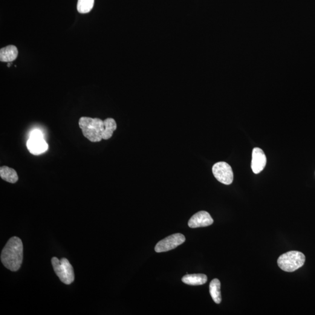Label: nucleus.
<instances>
[{"instance_id": "nucleus-3", "label": "nucleus", "mask_w": 315, "mask_h": 315, "mask_svg": "<svg viewBox=\"0 0 315 315\" xmlns=\"http://www.w3.org/2000/svg\"><path fill=\"white\" fill-rule=\"evenodd\" d=\"M305 256L298 251H290L282 254L277 261L279 266L286 272H293L303 266Z\"/></svg>"}, {"instance_id": "nucleus-10", "label": "nucleus", "mask_w": 315, "mask_h": 315, "mask_svg": "<svg viewBox=\"0 0 315 315\" xmlns=\"http://www.w3.org/2000/svg\"><path fill=\"white\" fill-rule=\"evenodd\" d=\"M18 51L16 46L9 45L0 50V60L2 62L10 63L18 57Z\"/></svg>"}, {"instance_id": "nucleus-2", "label": "nucleus", "mask_w": 315, "mask_h": 315, "mask_svg": "<svg viewBox=\"0 0 315 315\" xmlns=\"http://www.w3.org/2000/svg\"><path fill=\"white\" fill-rule=\"evenodd\" d=\"M79 126L84 137L91 142H99L105 129L104 120L98 118L82 117L79 120Z\"/></svg>"}, {"instance_id": "nucleus-12", "label": "nucleus", "mask_w": 315, "mask_h": 315, "mask_svg": "<svg viewBox=\"0 0 315 315\" xmlns=\"http://www.w3.org/2000/svg\"><path fill=\"white\" fill-rule=\"evenodd\" d=\"M0 176L5 181L15 183L18 181V176L15 169L6 166L0 167Z\"/></svg>"}, {"instance_id": "nucleus-15", "label": "nucleus", "mask_w": 315, "mask_h": 315, "mask_svg": "<svg viewBox=\"0 0 315 315\" xmlns=\"http://www.w3.org/2000/svg\"><path fill=\"white\" fill-rule=\"evenodd\" d=\"M95 0H78L77 10L81 14L90 12L94 7Z\"/></svg>"}, {"instance_id": "nucleus-4", "label": "nucleus", "mask_w": 315, "mask_h": 315, "mask_svg": "<svg viewBox=\"0 0 315 315\" xmlns=\"http://www.w3.org/2000/svg\"><path fill=\"white\" fill-rule=\"evenodd\" d=\"M51 264L55 273L65 284H71L74 281V269L70 263L66 258L60 260L53 257L51 259Z\"/></svg>"}, {"instance_id": "nucleus-11", "label": "nucleus", "mask_w": 315, "mask_h": 315, "mask_svg": "<svg viewBox=\"0 0 315 315\" xmlns=\"http://www.w3.org/2000/svg\"><path fill=\"white\" fill-rule=\"evenodd\" d=\"M182 281L190 285H200L207 282V277L203 274H187L182 277Z\"/></svg>"}, {"instance_id": "nucleus-14", "label": "nucleus", "mask_w": 315, "mask_h": 315, "mask_svg": "<svg viewBox=\"0 0 315 315\" xmlns=\"http://www.w3.org/2000/svg\"><path fill=\"white\" fill-rule=\"evenodd\" d=\"M105 129L104 131L102 138L103 140H109L112 137L114 132L117 129V124L112 118H108L104 120Z\"/></svg>"}, {"instance_id": "nucleus-7", "label": "nucleus", "mask_w": 315, "mask_h": 315, "mask_svg": "<svg viewBox=\"0 0 315 315\" xmlns=\"http://www.w3.org/2000/svg\"><path fill=\"white\" fill-rule=\"evenodd\" d=\"M214 220L210 214L205 211H201L193 215L188 222L190 228H196L210 226Z\"/></svg>"}, {"instance_id": "nucleus-8", "label": "nucleus", "mask_w": 315, "mask_h": 315, "mask_svg": "<svg viewBox=\"0 0 315 315\" xmlns=\"http://www.w3.org/2000/svg\"><path fill=\"white\" fill-rule=\"evenodd\" d=\"M267 158L265 152L261 149L255 148L253 149L252 160L251 167L256 174L261 173L266 166Z\"/></svg>"}, {"instance_id": "nucleus-1", "label": "nucleus", "mask_w": 315, "mask_h": 315, "mask_svg": "<svg viewBox=\"0 0 315 315\" xmlns=\"http://www.w3.org/2000/svg\"><path fill=\"white\" fill-rule=\"evenodd\" d=\"M23 244L18 237L8 240L1 255V261L4 266L12 271H18L23 261Z\"/></svg>"}, {"instance_id": "nucleus-9", "label": "nucleus", "mask_w": 315, "mask_h": 315, "mask_svg": "<svg viewBox=\"0 0 315 315\" xmlns=\"http://www.w3.org/2000/svg\"><path fill=\"white\" fill-rule=\"evenodd\" d=\"M27 146L29 151L33 155H40L48 149V144L43 138H30Z\"/></svg>"}, {"instance_id": "nucleus-13", "label": "nucleus", "mask_w": 315, "mask_h": 315, "mask_svg": "<svg viewBox=\"0 0 315 315\" xmlns=\"http://www.w3.org/2000/svg\"><path fill=\"white\" fill-rule=\"evenodd\" d=\"M210 293L216 303L219 304L222 300L221 294V282L218 279H214L210 284Z\"/></svg>"}, {"instance_id": "nucleus-5", "label": "nucleus", "mask_w": 315, "mask_h": 315, "mask_svg": "<svg viewBox=\"0 0 315 315\" xmlns=\"http://www.w3.org/2000/svg\"><path fill=\"white\" fill-rule=\"evenodd\" d=\"M214 176L221 183L229 185L232 183L233 173L232 167L225 162H218L212 168Z\"/></svg>"}, {"instance_id": "nucleus-6", "label": "nucleus", "mask_w": 315, "mask_h": 315, "mask_svg": "<svg viewBox=\"0 0 315 315\" xmlns=\"http://www.w3.org/2000/svg\"><path fill=\"white\" fill-rule=\"evenodd\" d=\"M185 241L186 238L182 233H174L157 243L155 250L156 252L161 253L174 249L178 246L183 244Z\"/></svg>"}, {"instance_id": "nucleus-16", "label": "nucleus", "mask_w": 315, "mask_h": 315, "mask_svg": "<svg viewBox=\"0 0 315 315\" xmlns=\"http://www.w3.org/2000/svg\"><path fill=\"white\" fill-rule=\"evenodd\" d=\"M30 138H43V135L41 131L36 129L31 133Z\"/></svg>"}]
</instances>
